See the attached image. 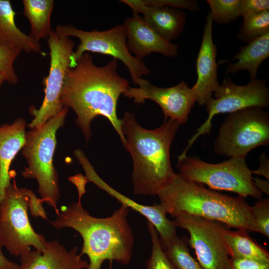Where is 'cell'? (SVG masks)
<instances>
[{"label": "cell", "instance_id": "obj_1", "mask_svg": "<svg viewBox=\"0 0 269 269\" xmlns=\"http://www.w3.org/2000/svg\"><path fill=\"white\" fill-rule=\"evenodd\" d=\"M117 60L103 66L96 65L93 57L84 53L75 66L66 72L61 95L64 107L75 113V122L88 141L91 138V123L97 116L107 119L118 134L124 147L126 139L117 116L121 94L129 87V81L117 72Z\"/></svg>", "mask_w": 269, "mask_h": 269}, {"label": "cell", "instance_id": "obj_2", "mask_svg": "<svg viewBox=\"0 0 269 269\" xmlns=\"http://www.w3.org/2000/svg\"><path fill=\"white\" fill-rule=\"evenodd\" d=\"M79 200L62 206L53 221L55 228H70L79 233L83 240L80 254L88 256L87 269H101L104 261L123 264L130 263L134 238L128 220L130 208L124 204L107 217L91 216L82 206L83 192H78Z\"/></svg>", "mask_w": 269, "mask_h": 269}, {"label": "cell", "instance_id": "obj_3", "mask_svg": "<svg viewBox=\"0 0 269 269\" xmlns=\"http://www.w3.org/2000/svg\"><path fill=\"white\" fill-rule=\"evenodd\" d=\"M120 120L126 139L125 148L133 160L134 192L135 195H157L175 176L170 150L181 124L168 119L158 128L148 130L138 124L134 113L129 112H126Z\"/></svg>", "mask_w": 269, "mask_h": 269}, {"label": "cell", "instance_id": "obj_4", "mask_svg": "<svg viewBox=\"0 0 269 269\" xmlns=\"http://www.w3.org/2000/svg\"><path fill=\"white\" fill-rule=\"evenodd\" d=\"M157 196L166 213L173 218L187 214L248 231L253 222L251 206L244 198L223 194L179 174Z\"/></svg>", "mask_w": 269, "mask_h": 269}, {"label": "cell", "instance_id": "obj_5", "mask_svg": "<svg viewBox=\"0 0 269 269\" xmlns=\"http://www.w3.org/2000/svg\"><path fill=\"white\" fill-rule=\"evenodd\" d=\"M40 198L30 189L13 182L6 188L0 204V240L12 255L21 256L29 253L31 247L42 251L47 241L35 232L30 222L28 211L35 217L47 219Z\"/></svg>", "mask_w": 269, "mask_h": 269}, {"label": "cell", "instance_id": "obj_6", "mask_svg": "<svg viewBox=\"0 0 269 269\" xmlns=\"http://www.w3.org/2000/svg\"><path fill=\"white\" fill-rule=\"evenodd\" d=\"M68 111V108L64 107L43 125L27 132L22 148V154L28 164L21 172L22 176L36 180L42 202L53 207L56 214L59 212L57 204L60 195L53 156L57 143L56 133L64 124Z\"/></svg>", "mask_w": 269, "mask_h": 269}, {"label": "cell", "instance_id": "obj_7", "mask_svg": "<svg viewBox=\"0 0 269 269\" xmlns=\"http://www.w3.org/2000/svg\"><path fill=\"white\" fill-rule=\"evenodd\" d=\"M269 145V114L250 107L229 113L214 143L218 155L245 159L253 149Z\"/></svg>", "mask_w": 269, "mask_h": 269}, {"label": "cell", "instance_id": "obj_8", "mask_svg": "<svg viewBox=\"0 0 269 269\" xmlns=\"http://www.w3.org/2000/svg\"><path fill=\"white\" fill-rule=\"evenodd\" d=\"M177 167L183 178L205 184L212 190L236 193L243 198L251 196L259 199L262 197L244 158H231L212 164L197 157L185 156L178 159Z\"/></svg>", "mask_w": 269, "mask_h": 269}, {"label": "cell", "instance_id": "obj_9", "mask_svg": "<svg viewBox=\"0 0 269 269\" xmlns=\"http://www.w3.org/2000/svg\"><path fill=\"white\" fill-rule=\"evenodd\" d=\"M55 31L62 37H75L80 40L71 57L70 68L75 66L78 59L90 51L112 56L119 60L128 70L133 83L137 85L143 76L148 75L150 69L142 60L131 54L127 46V34L123 24H118L104 31H90L78 29L71 24L58 25Z\"/></svg>", "mask_w": 269, "mask_h": 269}, {"label": "cell", "instance_id": "obj_10", "mask_svg": "<svg viewBox=\"0 0 269 269\" xmlns=\"http://www.w3.org/2000/svg\"><path fill=\"white\" fill-rule=\"evenodd\" d=\"M213 95L214 98L205 105L208 113L206 120L188 140L180 156L187 155L188 150L199 136L210 134L214 116L221 113L229 114L250 107L267 108L269 106V88L267 81L263 79H256L246 85H238L230 77H226Z\"/></svg>", "mask_w": 269, "mask_h": 269}, {"label": "cell", "instance_id": "obj_11", "mask_svg": "<svg viewBox=\"0 0 269 269\" xmlns=\"http://www.w3.org/2000/svg\"><path fill=\"white\" fill-rule=\"evenodd\" d=\"M50 50V66L49 74L44 81L45 96L40 107L30 109L33 119L28 126L38 128L59 113L64 107L61 95L67 70L70 68L71 57L74 43L68 37L59 35L52 31L47 37Z\"/></svg>", "mask_w": 269, "mask_h": 269}, {"label": "cell", "instance_id": "obj_12", "mask_svg": "<svg viewBox=\"0 0 269 269\" xmlns=\"http://www.w3.org/2000/svg\"><path fill=\"white\" fill-rule=\"evenodd\" d=\"M177 227L186 230L188 243L194 250L197 260L203 269H225L230 257L224 240L229 227L221 222L187 214L175 218Z\"/></svg>", "mask_w": 269, "mask_h": 269}, {"label": "cell", "instance_id": "obj_13", "mask_svg": "<svg viewBox=\"0 0 269 269\" xmlns=\"http://www.w3.org/2000/svg\"><path fill=\"white\" fill-rule=\"evenodd\" d=\"M138 88L129 87L123 93L125 97L133 99L140 104L145 100L153 101L162 109L164 120L171 119L181 124L187 122L196 97L187 83L181 81L170 87H160L142 78L138 81Z\"/></svg>", "mask_w": 269, "mask_h": 269}, {"label": "cell", "instance_id": "obj_14", "mask_svg": "<svg viewBox=\"0 0 269 269\" xmlns=\"http://www.w3.org/2000/svg\"><path fill=\"white\" fill-rule=\"evenodd\" d=\"M75 156L84 169L86 174L85 177L87 182L90 181L94 183L117 200L121 204L125 205L145 217L158 232L161 244L170 241L177 236L176 226L174 221H170L167 218V214L160 204L144 205L135 202L115 190L103 181L96 173L82 151L77 152Z\"/></svg>", "mask_w": 269, "mask_h": 269}, {"label": "cell", "instance_id": "obj_15", "mask_svg": "<svg viewBox=\"0 0 269 269\" xmlns=\"http://www.w3.org/2000/svg\"><path fill=\"white\" fill-rule=\"evenodd\" d=\"M213 20L209 11L204 26L202 39L196 59L197 81L191 88L197 102L205 105L219 88L217 46L213 40Z\"/></svg>", "mask_w": 269, "mask_h": 269}, {"label": "cell", "instance_id": "obj_16", "mask_svg": "<svg viewBox=\"0 0 269 269\" xmlns=\"http://www.w3.org/2000/svg\"><path fill=\"white\" fill-rule=\"evenodd\" d=\"M123 25L127 34V46L134 57L142 60L152 53L168 57H176L179 46L160 37L139 14L125 19Z\"/></svg>", "mask_w": 269, "mask_h": 269}, {"label": "cell", "instance_id": "obj_17", "mask_svg": "<svg viewBox=\"0 0 269 269\" xmlns=\"http://www.w3.org/2000/svg\"><path fill=\"white\" fill-rule=\"evenodd\" d=\"M78 250L76 246L68 251L57 240L47 241L42 251L35 249L20 256L17 269H87L89 262Z\"/></svg>", "mask_w": 269, "mask_h": 269}, {"label": "cell", "instance_id": "obj_18", "mask_svg": "<svg viewBox=\"0 0 269 269\" xmlns=\"http://www.w3.org/2000/svg\"><path fill=\"white\" fill-rule=\"evenodd\" d=\"M129 6L133 14L143 15V19L163 39L171 42L183 31L186 22L182 9L169 6L145 5L141 0L119 1Z\"/></svg>", "mask_w": 269, "mask_h": 269}, {"label": "cell", "instance_id": "obj_19", "mask_svg": "<svg viewBox=\"0 0 269 269\" xmlns=\"http://www.w3.org/2000/svg\"><path fill=\"white\" fill-rule=\"evenodd\" d=\"M25 128L26 121L22 118L0 126V204L11 183V162L25 143Z\"/></svg>", "mask_w": 269, "mask_h": 269}, {"label": "cell", "instance_id": "obj_20", "mask_svg": "<svg viewBox=\"0 0 269 269\" xmlns=\"http://www.w3.org/2000/svg\"><path fill=\"white\" fill-rule=\"evenodd\" d=\"M269 57V32L241 47L233 58L220 62L237 60L228 64L226 74H233L241 70H246L249 74L250 81H252L257 79L261 63Z\"/></svg>", "mask_w": 269, "mask_h": 269}, {"label": "cell", "instance_id": "obj_21", "mask_svg": "<svg viewBox=\"0 0 269 269\" xmlns=\"http://www.w3.org/2000/svg\"><path fill=\"white\" fill-rule=\"evenodd\" d=\"M10 1L0 0V42L26 53H42L41 44L22 32L15 21Z\"/></svg>", "mask_w": 269, "mask_h": 269}, {"label": "cell", "instance_id": "obj_22", "mask_svg": "<svg viewBox=\"0 0 269 269\" xmlns=\"http://www.w3.org/2000/svg\"><path fill=\"white\" fill-rule=\"evenodd\" d=\"M246 229L232 231L228 227L224 238L230 258L269 263V253L249 235Z\"/></svg>", "mask_w": 269, "mask_h": 269}, {"label": "cell", "instance_id": "obj_23", "mask_svg": "<svg viewBox=\"0 0 269 269\" xmlns=\"http://www.w3.org/2000/svg\"><path fill=\"white\" fill-rule=\"evenodd\" d=\"M24 16L28 19L31 32L29 36L39 41L47 38L53 31L50 19L54 7L53 0H23Z\"/></svg>", "mask_w": 269, "mask_h": 269}, {"label": "cell", "instance_id": "obj_24", "mask_svg": "<svg viewBox=\"0 0 269 269\" xmlns=\"http://www.w3.org/2000/svg\"><path fill=\"white\" fill-rule=\"evenodd\" d=\"M188 243L186 237L179 238L177 235L161 245L175 269H203L197 260L190 255Z\"/></svg>", "mask_w": 269, "mask_h": 269}, {"label": "cell", "instance_id": "obj_25", "mask_svg": "<svg viewBox=\"0 0 269 269\" xmlns=\"http://www.w3.org/2000/svg\"><path fill=\"white\" fill-rule=\"evenodd\" d=\"M243 21L237 38L244 43H248L269 32V11L247 14L242 17Z\"/></svg>", "mask_w": 269, "mask_h": 269}, {"label": "cell", "instance_id": "obj_26", "mask_svg": "<svg viewBox=\"0 0 269 269\" xmlns=\"http://www.w3.org/2000/svg\"><path fill=\"white\" fill-rule=\"evenodd\" d=\"M213 22L228 24L241 17V0H207Z\"/></svg>", "mask_w": 269, "mask_h": 269}, {"label": "cell", "instance_id": "obj_27", "mask_svg": "<svg viewBox=\"0 0 269 269\" xmlns=\"http://www.w3.org/2000/svg\"><path fill=\"white\" fill-rule=\"evenodd\" d=\"M147 228L152 242V251L146 263L145 269H175L161 247L158 232L148 221Z\"/></svg>", "mask_w": 269, "mask_h": 269}, {"label": "cell", "instance_id": "obj_28", "mask_svg": "<svg viewBox=\"0 0 269 269\" xmlns=\"http://www.w3.org/2000/svg\"><path fill=\"white\" fill-rule=\"evenodd\" d=\"M253 219L248 232L260 233L269 237V198H260L251 206Z\"/></svg>", "mask_w": 269, "mask_h": 269}, {"label": "cell", "instance_id": "obj_29", "mask_svg": "<svg viewBox=\"0 0 269 269\" xmlns=\"http://www.w3.org/2000/svg\"><path fill=\"white\" fill-rule=\"evenodd\" d=\"M21 52L18 49L0 42V74L3 76L4 81L9 84H16L18 82L14 63Z\"/></svg>", "mask_w": 269, "mask_h": 269}, {"label": "cell", "instance_id": "obj_30", "mask_svg": "<svg viewBox=\"0 0 269 269\" xmlns=\"http://www.w3.org/2000/svg\"><path fill=\"white\" fill-rule=\"evenodd\" d=\"M145 5L165 6L193 11L200 10L199 5L193 0H141Z\"/></svg>", "mask_w": 269, "mask_h": 269}, {"label": "cell", "instance_id": "obj_31", "mask_svg": "<svg viewBox=\"0 0 269 269\" xmlns=\"http://www.w3.org/2000/svg\"><path fill=\"white\" fill-rule=\"evenodd\" d=\"M269 11V0H241V17Z\"/></svg>", "mask_w": 269, "mask_h": 269}, {"label": "cell", "instance_id": "obj_32", "mask_svg": "<svg viewBox=\"0 0 269 269\" xmlns=\"http://www.w3.org/2000/svg\"><path fill=\"white\" fill-rule=\"evenodd\" d=\"M225 269H269V263L230 258Z\"/></svg>", "mask_w": 269, "mask_h": 269}, {"label": "cell", "instance_id": "obj_33", "mask_svg": "<svg viewBox=\"0 0 269 269\" xmlns=\"http://www.w3.org/2000/svg\"><path fill=\"white\" fill-rule=\"evenodd\" d=\"M252 174L264 176L269 181V159L265 153H262L259 158V166L257 169L251 170Z\"/></svg>", "mask_w": 269, "mask_h": 269}, {"label": "cell", "instance_id": "obj_34", "mask_svg": "<svg viewBox=\"0 0 269 269\" xmlns=\"http://www.w3.org/2000/svg\"><path fill=\"white\" fill-rule=\"evenodd\" d=\"M2 247L0 240V269H17L19 264L10 261L5 256L2 250Z\"/></svg>", "mask_w": 269, "mask_h": 269}, {"label": "cell", "instance_id": "obj_35", "mask_svg": "<svg viewBox=\"0 0 269 269\" xmlns=\"http://www.w3.org/2000/svg\"><path fill=\"white\" fill-rule=\"evenodd\" d=\"M256 187L262 194L269 195V181L259 178H253Z\"/></svg>", "mask_w": 269, "mask_h": 269}, {"label": "cell", "instance_id": "obj_36", "mask_svg": "<svg viewBox=\"0 0 269 269\" xmlns=\"http://www.w3.org/2000/svg\"><path fill=\"white\" fill-rule=\"evenodd\" d=\"M3 82H4V78L3 76L0 74V88Z\"/></svg>", "mask_w": 269, "mask_h": 269}]
</instances>
